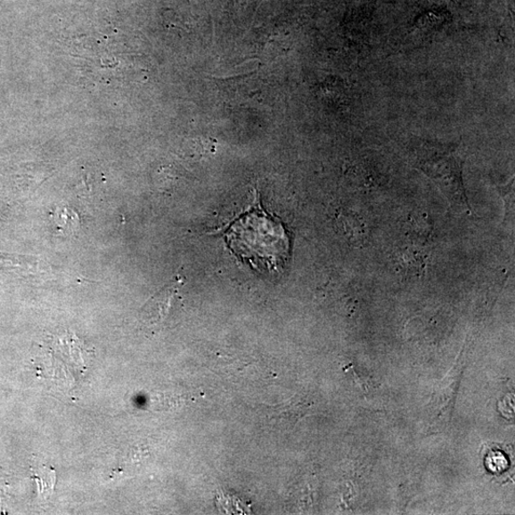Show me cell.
<instances>
[{
  "label": "cell",
  "mask_w": 515,
  "mask_h": 515,
  "mask_svg": "<svg viewBox=\"0 0 515 515\" xmlns=\"http://www.w3.org/2000/svg\"><path fill=\"white\" fill-rule=\"evenodd\" d=\"M228 248L257 269L274 270L287 261L290 239L282 224L261 207L254 206L229 225L225 233Z\"/></svg>",
  "instance_id": "1"
},
{
  "label": "cell",
  "mask_w": 515,
  "mask_h": 515,
  "mask_svg": "<svg viewBox=\"0 0 515 515\" xmlns=\"http://www.w3.org/2000/svg\"><path fill=\"white\" fill-rule=\"evenodd\" d=\"M412 166L437 184L457 213H470L463 183L464 158L458 148L423 140L409 145Z\"/></svg>",
  "instance_id": "2"
},
{
  "label": "cell",
  "mask_w": 515,
  "mask_h": 515,
  "mask_svg": "<svg viewBox=\"0 0 515 515\" xmlns=\"http://www.w3.org/2000/svg\"><path fill=\"white\" fill-rule=\"evenodd\" d=\"M462 356L463 352H461L453 370L433 391V395L428 404L429 422L433 428L442 429L449 425L452 420L458 387L465 365V359Z\"/></svg>",
  "instance_id": "3"
},
{
  "label": "cell",
  "mask_w": 515,
  "mask_h": 515,
  "mask_svg": "<svg viewBox=\"0 0 515 515\" xmlns=\"http://www.w3.org/2000/svg\"><path fill=\"white\" fill-rule=\"evenodd\" d=\"M38 266L39 263L36 257L0 253V270L34 274Z\"/></svg>",
  "instance_id": "4"
},
{
  "label": "cell",
  "mask_w": 515,
  "mask_h": 515,
  "mask_svg": "<svg viewBox=\"0 0 515 515\" xmlns=\"http://www.w3.org/2000/svg\"><path fill=\"white\" fill-rule=\"evenodd\" d=\"M497 192L504 201V219L508 221L513 217L514 211V179L508 184L503 186H496Z\"/></svg>",
  "instance_id": "5"
},
{
  "label": "cell",
  "mask_w": 515,
  "mask_h": 515,
  "mask_svg": "<svg viewBox=\"0 0 515 515\" xmlns=\"http://www.w3.org/2000/svg\"><path fill=\"white\" fill-rule=\"evenodd\" d=\"M446 2H452V3H456V4H458V3H460V2H462V0H446Z\"/></svg>",
  "instance_id": "6"
}]
</instances>
